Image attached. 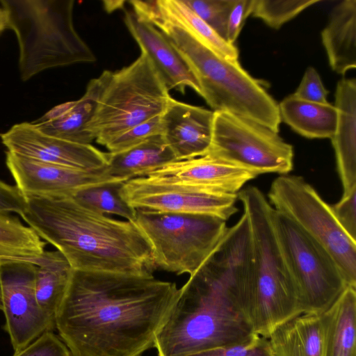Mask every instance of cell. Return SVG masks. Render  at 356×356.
I'll use <instances>...</instances> for the list:
<instances>
[{
	"label": "cell",
	"instance_id": "cell-14",
	"mask_svg": "<svg viewBox=\"0 0 356 356\" xmlns=\"http://www.w3.org/2000/svg\"><path fill=\"white\" fill-rule=\"evenodd\" d=\"M8 152L47 163L97 170L108 165V152L91 144H79L47 135L32 122H20L0 134Z\"/></svg>",
	"mask_w": 356,
	"mask_h": 356
},
{
	"label": "cell",
	"instance_id": "cell-1",
	"mask_svg": "<svg viewBox=\"0 0 356 356\" xmlns=\"http://www.w3.org/2000/svg\"><path fill=\"white\" fill-rule=\"evenodd\" d=\"M179 293L153 275L74 270L55 327L71 356H140L154 348Z\"/></svg>",
	"mask_w": 356,
	"mask_h": 356
},
{
	"label": "cell",
	"instance_id": "cell-11",
	"mask_svg": "<svg viewBox=\"0 0 356 356\" xmlns=\"http://www.w3.org/2000/svg\"><path fill=\"white\" fill-rule=\"evenodd\" d=\"M207 154L257 176L265 173L287 175L293 165V146L279 133L227 112H214L211 142Z\"/></svg>",
	"mask_w": 356,
	"mask_h": 356
},
{
	"label": "cell",
	"instance_id": "cell-24",
	"mask_svg": "<svg viewBox=\"0 0 356 356\" xmlns=\"http://www.w3.org/2000/svg\"><path fill=\"white\" fill-rule=\"evenodd\" d=\"M322 317L324 356H356V288L347 286Z\"/></svg>",
	"mask_w": 356,
	"mask_h": 356
},
{
	"label": "cell",
	"instance_id": "cell-19",
	"mask_svg": "<svg viewBox=\"0 0 356 356\" xmlns=\"http://www.w3.org/2000/svg\"><path fill=\"white\" fill-rule=\"evenodd\" d=\"M110 72L105 70L90 80L80 99L56 106L32 123L47 135L72 143L91 144L95 139L88 127Z\"/></svg>",
	"mask_w": 356,
	"mask_h": 356
},
{
	"label": "cell",
	"instance_id": "cell-29",
	"mask_svg": "<svg viewBox=\"0 0 356 356\" xmlns=\"http://www.w3.org/2000/svg\"><path fill=\"white\" fill-rule=\"evenodd\" d=\"M124 182L116 179L92 185L79 190L71 197L94 212L105 216L115 215L124 220L134 222L136 211L121 195V188Z\"/></svg>",
	"mask_w": 356,
	"mask_h": 356
},
{
	"label": "cell",
	"instance_id": "cell-30",
	"mask_svg": "<svg viewBox=\"0 0 356 356\" xmlns=\"http://www.w3.org/2000/svg\"><path fill=\"white\" fill-rule=\"evenodd\" d=\"M321 0H253L251 15L275 29Z\"/></svg>",
	"mask_w": 356,
	"mask_h": 356
},
{
	"label": "cell",
	"instance_id": "cell-13",
	"mask_svg": "<svg viewBox=\"0 0 356 356\" xmlns=\"http://www.w3.org/2000/svg\"><path fill=\"white\" fill-rule=\"evenodd\" d=\"M121 195L135 210L204 214L225 221L238 211L237 194L211 192L148 177L125 181Z\"/></svg>",
	"mask_w": 356,
	"mask_h": 356
},
{
	"label": "cell",
	"instance_id": "cell-21",
	"mask_svg": "<svg viewBox=\"0 0 356 356\" xmlns=\"http://www.w3.org/2000/svg\"><path fill=\"white\" fill-rule=\"evenodd\" d=\"M330 66L344 75L356 67V0H343L331 10L321 32Z\"/></svg>",
	"mask_w": 356,
	"mask_h": 356
},
{
	"label": "cell",
	"instance_id": "cell-27",
	"mask_svg": "<svg viewBox=\"0 0 356 356\" xmlns=\"http://www.w3.org/2000/svg\"><path fill=\"white\" fill-rule=\"evenodd\" d=\"M74 270L58 250L45 251L35 270V291L42 310L55 323V315Z\"/></svg>",
	"mask_w": 356,
	"mask_h": 356
},
{
	"label": "cell",
	"instance_id": "cell-3",
	"mask_svg": "<svg viewBox=\"0 0 356 356\" xmlns=\"http://www.w3.org/2000/svg\"><path fill=\"white\" fill-rule=\"evenodd\" d=\"M21 216L74 270L151 276V246L135 223L90 211L71 197H26Z\"/></svg>",
	"mask_w": 356,
	"mask_h": 356
},
{
	"label": "cell",
	"instance_id": "cell-18",
	"mask_svg": "<svg viewBox=\"0 0 356 356\" xmlns=\"http://www.w3.org/2000/svg\"><path fill=\"white\" fill-rule=\"evenodd\" d=\"M124 23L141 53L148 57L168 90L174 89L184 94L190 88L200 95L197 79L162 31L138 17L132 10H125Z\"/></svg>",
	"mask_w": 356,
	"mask_h": 356
},
{
	"label": "cell",
	"instance_id": "cell-34",
	"mask_svg": "<svg viewBox=\"0 0 356 356\" xmlns=\"http://www.w3.org/2000/svg\"><path fill=\"white\" fill-rule=\"evenodd\" d=\"M13 356H71L70 350L53 331H47Z\"/></svg>",
	"mask_w": 356,
	"mask_h": 356
},
{
	"label": "cell",
	"instance_id": "cell-28",
	"mask_svg": "<svg viewBox=\"0 0 356 356\" xmlns=\"http://www.w3.org/2000/svg\"><path fill=\"white\" fill-rule=\"evenodd\" d=\"M46 243L30 227L10 213H0V259L38 265Z\"/></svg>",
	"mask_w": 356,
	"mask_h": 356
},
{
	"label": "cell",
	"instance_id": "cell-31",
	"mask_svg": "<svg viewBox=\"0 0 356 356\" xmlns=\"http://www.w3.org/2000/svg\"><path fill=\"white\" fill-rule=\"evenodd\" d=\"M199 17L225 40L232 0H184Z\"/></svg>",
	"mask_w": 356,
	"mask_h": 356
},
{
	"label": "cell",
	"instance_id": "cell-38",
	"mask_svg": "<svg viewBox=\"0 0 356 356\" xmlns=\"http://www.w3.org/2000/svg\"><path fill=\"white\" fill-rule=\"evenodd\" d=\"M26 207V197L17 186L0 180V213H15L22 216Z\"/></svg>",
	"mask_w": 356,
	"mask_h": 356
},
{
	"label": "cell",
	"instance_id": "cell-35",
	"mask_svg": "<svg viewBox=\"0 0 356 356\" xmlns=\"http://www.w3.org/2000/svg\"><path fill=\"white\" fill-rule=\"evenodd\" d=\"M330 207L341 228L356 241V188L343 194L341 200Z\"/></svg>",
	"mask_w": 356,
	"mask_h": 356
},
{
	"label": "cell",
	"instance_id": "cell-5",
	"mask_svg": "<svg viewBox=\"0 0 356 356\" xmlns=\"http://www.w3.org/2000/svg\"><path fill=\"white\" fill-rule=\"evenodd\" d=\"M237 199L249 218L254 260V277L239 307L253 332L268 339L302 312L272 224L271 205L256 186L241 190Z\"/></svg>",
	"mask_w": 356,
	"mask_h": 356
},
{
	"label": "cell",
	"instance_id": "cell-4",
	"mask_svg": "<svg viewBox=\"0 0 356 356\" xmlns=\"http://www.w3.org/2000/svg\"><path fill=\"white\" fill-rule=\"evenodd\" d=\"M170 40L197 79L202 96L214 112H227L252 120L279 133L278 104L261 81L238 60L218 54L187 31L145 11L140 16Z\"/></svg>",
	"mask_w": 356,
	"mask_h": 356
},
{
	"label": "cell",
	"instance_id": "cell-26",
	"mask_svg": "<svg viewBox=\"0 0 356 356\" xmlns=\"http://www.w3.org/2000/svg\"><path fill=\"white\" fill-rule=\"evenodd\" d=\"M281 122L308 138H331L337 120L335 106L329 102L315 103L291 95L278 104Z\"/></svg>",
	"mask_w": 356,
	"mask_h": 356
},
{
	"label": "cell",
	"instance_id": "cell-16",
	"mask_svg": "<svg viewBox=\"0 0 356 356\" xmlns=\"http://www.w3.org/2000/svg\"><path fill=\"white\" fill-rule=\"evenodd\" d=\"M146 177L211 192L237 194L248 181L257 175L248 170L206 154L172 162Z\"/></svg>",
	"mask_w": 356,
	"mask_h": 356
},
{
	"label": "cell",
	"instance_id": "cell-23",
	"mask_svg": "<svg viewBox=\"0 0 356 356\" xmlns=\"http://www.w3.org/2000/svg\"><path fill=\"white\" fill-rule=\"evenodd\" d=\"M268 339L273 356H324L322 314H300L278 326Z\"/></svg>",
	"mask_w": 356,
	"mask_h": 356
},
{
	"label": "cell",
	"instance_id": "cell-39",
	"mask_svg": "<svg viewBox=\"0 0 356 356\" xmlns=\"http://www.w3.org/2000/svg\"><path fill=\"white\" fill-rule=\"evenodd\" d=\"M8 28V16L5 9L0 8V33Z\"/></svg>",
	"mask_w": 356,
	"mask_h": 356
},
{
	"label": "cell",
	"instance_id": "cell-37",
	"mask_svg": "<svg viewBox=\"0 0 356 356\" xmlns=\"http://www.w3.org/2000/svg\"><path fill=\"white\" fill-rule=\"evenodd\" d=\"M253 0H232L229 13L225 40L234 44L246 19L251 15Z\"/></svg>",
	"mask_w": 356,
	"mask_h": 356
},
{
	"label": "cell",
	"instance_id": "cell-6",
	"mask_svg": "<svg viewBox=\"0 0 356 356\" xmlns=\"http://www.w3.org/2000/svg\"><path fill=\"white\" fill-rule=\"evenodd\" d=\"M19 44L22 81L58 67L95 61L75 29L73 0H1Z\"/></svg>",
	"mask_w": 356,
	"mask_h": 356
},
{
	"label": "cell",
	"instance_id": "cell-40",
	"mask_svg": "<svg viewBox=\"0 0 356 356\" xmlns=\"http://www.w3.org/2000/svg\"><path fill=\"white\" fill-rule=\"evenodd\" d=\"M8 261H10V260H6V259H0V265L3 264V263L8 262Z\"/></svg>",
	"mask_w": 356,
	"mask_h": 356
},
{
	"label": "cell",
	"instance_id": "cell-20",
	"mask_svg": "<svg viewBox=\"0 0 356 356\" xmlns=\"http://www.w3.org/2000/svg\"><path fill=\"white\" fill-rule=\"evenodd\" d=\"M337 120L330 138L343 194L356 188V80L342 79L335 91Z\"/></svg>",
	"mask_w": 356,
	"mask_h": 356
},
{
	"label": "cell",
	"instance_id": "cell-15",
	"mask_svg": "<svg viewBox=\"0 0 356 356\" xmlns=\"http://www.w3.org/2000/svg\"><path fill=\"white\" fill-rule=\"evenodd\" d=\"M6 164L15 186L26 197H71L83 188L119 179L111 177L106 167L83 170L41 162L8 151Z\"/></svg>",
	"mask_w": 356,
	"mask_h": 356
},
{
	"label": "cell",
	"instance_id": "cell-17",
	"mask_svg": "<svg viewBox=\"0 0 356 356\" xmlns=\"http://www.w3.org/2000/svg\"><path fill=\"white\" fill-rule=\"evenodd\" d=\"M214 112L170 98L161 116V136L176 161L206 155L210 148Z\"/></svg>",
	"mask_w": 356,
	"mask_h": 356
},
{
	"label": "cell",
	"instance_id": "cell-8",
	"mask_svg": "<svg viewBox=\"0 0 356 356\" xmlns=\"http://www.w3.org/2000/svg\"><path fill=\"white\" fill-rule=\"evenodd\" d=\"M135 223L149 242L157 269L193 275L216 248L225 220L197 213L136 209Z\"/></svg>",
	"mask_w": 356,
	"mask_h": 356
},
{
	"label": "cell",
	"instance_id": "cell-2",
	"mask_svg": "<svg viewBox=\"0 0 356 356\" xmlns=\"http://www.w3.org/2000/svg\"><path fill=\"white\" fill-rule=\"evenodd\" d=\"M250 221L243 211L203 264L180 288L157 335V356H188L243 342L254 333L237 302L243 277L254 268Z\"/></svg>",
	"mask_w": 356,
	"mask_h": 356
},
{
	"label": "cell",
	"instance_id": "cell-10",
	"mask_svg": "<svg viewBox=\"0 0 356 356\" xmlns=\"http://www.w3.org/2000/svg\"><path fill=\"white\" fill-rule=\"evenodd\" d=\"M271 221L302 313L325 312L347 286L334 260L295 222L272 207Z\"/></svg>",
	"mask_w": 356,
	"mask_h": 356
},
{
	"label": "cell",
	"instance_id": "cell-33",
	"mask_svg": "<svg viewBox=\"0 0 356 356\" xmlns=\"http://www.w3.org/2000/svg\"><path fill=\"white\" fill-rule=\"evenodd\" d=\"M188 356H273L268 339L254 334L238 343L216 347Z\"/></svg>",
	"mask_w": 356,
	"mask_h": 356
},
{
	"label": "cell",
	"instance_id": "cell-32",
	"mask_svg": "<svg viewBox=\"0 0 356 356\" xmlns=\"http://www.w3.org/2000/svg\"><path fill=\"white\" fill-rule=\"evenodd\" d=\"M161 116L152 118L139 124L113 138L105 147L111 154H116L130 149L145 140L161 134Z\"/></svg>",
	"mask_w": 356,
	"mask_h": 356
},
{
	"label": "cell",
	"instance_id": "cell-36",
	"mask_svg": "<svg viewBox=\"0 0 356 356\" xmlns=\"http://www.w3.org/2000/svg\"><path fill=\"white\" fill-rule=\"evenodd\" d=\"M328 91L325 88L320 75L313 67L305 70L296 92L292 94L296 98L307 102L328 103Z\"/></svg>",
	"mask_w": 356,
	"mask_h": 356
},
{
	"label": "cell",
	"instance_id": "cell-12",
	"mask_svg": "<svg viewBox=\"0 0 356 356\" xmlns=\"http://www.w3.org/2000/svg\"><path fill=\"white\" fill-rule=\"evenodd\" d=\"M35 264L8 261L0 265V310L4 314V330L13 350L18 352L47 331L55 323L40 308L35 291Z\"/></svg>",
	"mask_w": 356,
	"mask_h": 356
},
{
	"label": "cell",
	"instance_id": "cell-25",
	"mask_svg": "<svg viewBox=\"0 0 356 356\" xmlns=\"http://www.w3.org/2000/svg\"><path fill=\"white\" fill-rule=\"evenodd\" d=\"M176 161L161 134L154 136L125 151L111 154L106 166L108 174L125 181L148 175Z\"/></svg>",
	"mask_w": 356,
	"mask_h": 356
},
{
	"label": "cell",
	"instance_id": "cell-22",
	"mask_svg": "<svg viewBox=\"0 0 356 356\" xmlns=\"http://www.w3.org/2000/svg\"><path fill=\"white\" fill-rule=\"evenodd\" d=\"M129 3L187 31L222 56L238 60V51L235 45L221 38L184 0H135Z\"/></svg>",
	"mask_w": 356,
	"mask_h": 356
},
{
	"label": "cell",
	"instance_id": "cell-7",
	"mask_svg": "<svg viewBox=\"0 0 356 356\" xmlns=\"http://www.w3.org/2000/svg\"><path fill=\"white\" fill-rule=\"evenodd\" d=\"M171 96L144 54L129 65L110 74L88 130L105 146L115 137L161 115Z\"/></svg>",
	"mask_w": 356,
	"mask_h": 356
},
{
	"label": "cell",
	"instance_id": "cell-9",
	"mask_svg": "<svg viewBox=\"0 0 356 356\" xmlns=\"http://www.w3.org/2000/svg\"><path fill=\"white\" fill-rule=\"evenodd\" d=\"M269 203L295 222L332 257L348 286L356 288V241L341 228L330 205L302 177L282 175L273 181Z\"/></svg>",
	"mask_w": 356,
	"mask_h": 356
}]
</instances>
